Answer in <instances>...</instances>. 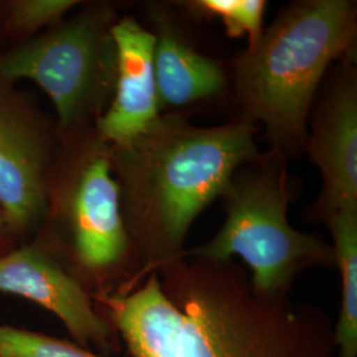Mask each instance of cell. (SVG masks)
I'll list each match as a JSON object with an SVG mask.
<instances>
[{"instance_id":"14","label":"cell","mask_w":357,"mask_h":357,"mask_svg":"<svg viewBox=\"0 0 357 357\" xmlns=\"http://www.w3.org/2000/svg\"><path fill=\"white\" fill-rule=\"evenodd\" d=\"M0 357H105L38 332L0 324Z\"/></svg>"},{"instance_id":"4","label":"cell","mask_w":357,"mask_h":357,"mask_svg":"<svg viewBox=\"0 0 357 357\" xmlns=\"http://www.w3.org/2000/svg\"><path fill=\"white\" fill-rule=\"evenodd\" d=\"M102 13H84L0 56V77L28 79L51 98L60 125L70 128L109 81L115 51Z\"/></svg>"},{"instance_id":"15","label":"cell","mask_w":357,"mask_h":357,"mask_svg":"<svg viewBox=\"0 0 357 357\" xmlns=\"http://www.w3.org/2000/svg\"><path fill=\"white\" fill-rule=\"evenodd\" d=\"M76 0H16L10 4L7 28L17 35H29L59 22Z\"/></svg>"},{"instance_id":"9","label":"cell","mask_w":357,"mask_h":357,"mask_svg":"<svg viewBox=\"0 0 357 357\" xmlns=\"http://www.w3.org/2000/svg\"><path fill=\"white\" fill-rule=\"evenodd\" d=\"M45 143L32 119L0 93V212L8 227L26 228L47 208Z\"/></svg>"},{"instance_id":"8","label":"cell","mask_w":357,"mask_h":357,"mask_svg":"<svg viewBox=\"0 0 357 357\" xmlns=\"http://www.w3.org/2000/svg\"><path fill=\"white\" fill-rule=\"evenodd\" d=\"M0 293L13 294L57 317L81 344L107 345L110 328L86 291L52 258L35 248L0 257Z\"/></svg>"},{"instance_id":"3","label":"cell","mask_w":357,"mask_h":357,"mask_svg":"<svg viewBox=\"0 0 357 357\" xmlns=\"http://www.w3.org/2000/svg\"><path fill=\"white\" fill-rule=\"evenodd\" d=\"M222 197L227 220L221 230L183 257L211 262L238 257L252 270L253 290L270 298L284 296L301 271L335 265L332 246L294 229L287 220L290 193L280 153L243 167Z\"/></svg>"},{"instance_id":"11","label":"cell","mask_w":357,"mask_h":357,"mask_svg":"<svg viewBox=\"0 0 357 357\" xmlns=\"http://www.w3.org/2000/svg\"><path fill=\"white\" fill-rule=\"evenodd\" d=\"M155 38L153 68L160 107L196 102L222 90L221 66L192 50L162 20Z\"/></svg>"},{"instance_id":"13","label":"cell","mask_w":357,"mask_h":357,"mask_svg":"<svg viewBox=\"0 0 357 357\" xmlns=\"http://www.w3.org/2000/svg\"><path fill=\"white\" fill-rule=\"evenodd\" d=\"M187 4L200 16L220 19L229 38L248 36V48L253 47L264 32V0H197Z\"/></svg>"},{"instance_id":"10","label":"cell","mask_w":357,"mask_h":357,"mask_svg":"<svg viewBox=\"0 0 357 357\" xmlns=\"http://www.w3.org/2000/svg\"><path fill=\"white\" fill-rule=\"evenodd\" d=\"M116 328L134 357H185L183 317L158 273L138 290L106 299Z\"/></svg>"},{"instance_id":"5","label":"cell","mask_w":357,"mask_h":357,"mask_svg":"<svg viewBox=\"0 0 357 357\" xmlns=\"http://www.w3.org/2000/svg\"><path fill=\"white\" fill-rule=\"evenodd\" d=\"M66 213L79 262L90 270L115 266L128 253V234L109 151L88 155L68 192Z\"/></svg>"},{"instance_id":"2","label":"cell","mask_w":357,"mask_h":357,"mask_svg":"<svg viewBox=\"0 0 357 357\" xmlns=\"http://www.w3.org/2000/svg\"><path fill=\"white\" fill-rule=\"evenodd\" d=\"M356 4L295 3L236 63L237 100L249 122H262L275 153L305 147L310 106L330 65L355 51Z\"/></svg>"},{"instance_id":"7","label":"cell","mask_w":357,"mask_h":357,"mask_svg":"<svg viewBox=\"0 0 357 357\" xmlns=\"http://www.w3.org/2000/svg\"><path fill=\"white\" fill-rule=\"evenodd\" d=\"M114 44V97L98 121V131L112 147L139 137L160 116L155 81V35L125 17L110 26Z\"/></svg>"},{"instance_id":"6","label":"cell","mask_w":357,"mask_h":357,"mask_svg":"<svg viewBox=\"0 0 357 357\" xmlns=\"http://www.w3.org/2000/svg\"><path fill=\"white\" fill-rule=\"evenodd\" d=\"M305 147L323 176L315 206L320 217L357 209V86L351 69L328 90Z\"/></svg>"},{"instance_id":"12","label":"cell","mask_w":357,"mask_h":357,"mask_svg":"<svg viewBox=\"0 0 357 357\" xmlns=\"http://www.w3.org/2000/svg\"><path fill=\"white\" fill-rule=\"evenodd\" d=\"M324 220L342 278L339 319L333 327L336 357H357V209L339 211Z\"/></svg>"},{"instance_id":"16","label":"cell","mask_w":357,"mask_h":357,"mask_svg":"<svg viewBox=\"0 0 357 357\" xmlns=\"http://www.w3.org/2000/svg\"><path fill=\"white\" fill-rule=\"evenodd\" d=\"M6 227H8V225H7V222H6V220H4V217H3L1 212H0V234L3 233V230H4Z\"/></svg>"},{"instance_id":"1","label":"cell","mask_w":357,"mask_h":357,"mask_svg":"<svg viewBox=\"0 0 357 357\" xmlns=\"http://www.w3.org/2000/svg\"><path fill=\"white\" fill-rule=\"evenodd\" d=\"M107 151L128 237L149 274L183 258L195 218L243 167L262 158L255 123L197 128L176 114L160 115L139 137Z\"/></svg>"}]
</instances>
